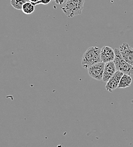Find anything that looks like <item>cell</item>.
<instances>
[{"instance_id": "obj_1", "label": "cell", "mask_w": 133, "mask_h": 147, "mask_svg": "<svg viewBox=\"0 0 133 147\" xmlns=\"http://www.w3.org/2000/svg\"><path fill=\"white\" fill-rule=\"evenodd\" d=\"M101 49L96 47L88 48L82 58L81 65L82 67L88 69L91 66L101 62Z\"/></svg>"}, {"instance_id": "obj_2", "label": "cell", "mask_w": 133, "mask_h": 147, "mask_svg": "<svg viewBox=\"0 0 133 147\" xmlns=\"http://www.w3.org/2000/svg\"><path fill=\"white\" fill-rule=\"evenodd\" d=\"M84 2L85 0H65L61 9L69 18L77 16L82 14Z\"/></svg>"}, {"instance_id": "obj_3", "label": "cell", "mask_w": 133, "mask_h": 147, "mask_svg": "<svg viewBox=\"0 0 133 147\" xmlns=\"http://www.w3.org/2000/svg\"><path fill=\"white\" fill-rule=\"evenodd\" d=\"M114 64L115 65L117 70L121 71L124 74H128L129 75H133V66L127 62L121 55L119 48H115Z\"/></svg>"}, {"instance_id": "obj_4", "label": "cell", "mask_w": 133, "mask_h": 147, "mask_svg": "<svg viewBox=\"0 0 133 147\" xmlns=\"http://www.w3.org/2000/svg\"><path fill=\"white\" fill-rule=\"evenodd\" d=\"M105 63L100 62L90 67L88 70V73L93 79L97 80H102L104 71Z\"/></svg>"}, {"instance_id": "obj_5", "label": "cell", "mask_w": 133, "mask_h": 147, "mask_svg": "<svg viewBox=\"0 0 133 147\" xmlns=\"http://www.w3.org/2000/svg\"><path fill=\"white\" fill-rule=\"evenodd\" d=\"M124 74L121 71L117 70L114 75L107 82L105 89L109 92H113L118 87L120 80Z\"/></svg>"}, {"instance_id": "obj_6", "label": "cell", "mask_w": 133, "mask_h": 147, "mask_svg": "<svg viewBox=\"0 0 133 147\" xmlns=\"http://www.w3.org/2000/svg\"><path fill=\"white\" fill-rule=\"evenodd\" d=\"M124 59L129 64L133 66V48L130 47L128 43H123L119 48Z\"/></svg>"}, {"instance_id": "obj_7", "label": "cell", "mask_w": 133, "mask_h": 147, "mask_svg": "<svg viewBox=\"0 0 133 147\" xmlns=\"http://www.w3.org/2000/svg\"><path fill=\"white\" fill-rule=\"evenodd\" d=\"M115 58V52L113 49L108 46H104L101 49V62L107 63L113 61Z\"/></svg>"}, {"instance_id": "obj_8", "label": "cell", "mask_w": 133, "mask_h": 147, "mask_svg": "<svg viewBox=\"0 0 133 147\" xmlns=\"http://www.w3.org/2000/svg\"><path fill=\"white\" fill-rule=\"evenodd\" d=\"M116 71L117 69L113 61L105 63L103 78L102 79L103 82L107 83Z\"/></svg>"}, {"instance_id": "obj_9", "label": "cell", "mask_w": 133, "mask_h": 147, "mask_svg": "<svg viewBox=\"0 0 133 147\" xmlns=\"http://www.w3.org/2000/svg\"><path fill=\"white\" fill-rule=\"evenodd\" d=\"M133 81V79L130 75L128 74H124L122 76L119 84L118 86V88H125L130 86Z\"/></svg>"}, {"instance_id": "obj_10", "label": "cell", "mask_w": 133, "mask_h": 147, "mask_svg": "<svg viewBox=\"0 0 133 147\" xmlns=\"http://www.w3.org/2000/svg\"><path fill=\"white\" fill-rule=\"evenodd\" d=\"M35 9V6L31 2H26L23 6L22 11L27 15L31 14Z\"/></svg>"}, {"instance_id": "obj_11", "label": "cell", "mask_w": 133, "mask_h": 147, "mask_svg": "<svg viewBox=\"0 0 133 147\" xmlns=\"http://www.w3.org/2000/svg\"><path fill=\"white\" fill-rule=\"evenodd\" d=\"M27 2V0H11L10 4L16 9L22 10L23 5Z\"/></svg>"}, {"instance_id": "obj_12", "label": "cell", "mask_w": 133, "mask_h": 147, "mask_svg": "<svg viewBox=\"0 0 133 147\" xmlns=\"http://www.w3.org/2000/svg\"><path fill=\"white\" fill-rule=\"evenodd\" d=\"M51 1V0H40L38 2L33 3L35 6H36L38 5H40V4H43V5H47L49 3H50Z\"/></svg>"}, {"instance_id": "obj_13", "label": "cell", "mask_w": 133, "mask_h": 147, "mask_svg": "<svg viewBox=\"0 0 133 147\" xmlns=\"http://www.w3.org/2000/svg\"><path fill=\"white\" fill-rule=\"evenodd\" d=\"M65 0H55L56 3L59 4V5H62L65 2Z\"/></svg>"}, {"instance_id": "obj_14", "label": "cell", "mask_w": 133, "mask_h": 147, "mask_svg": "<svg viewBox=\"0 0 133 147\" xmlns=\"http://www.w3.org/2000/svg\"><path fill=\"white\" fill-rule=\"evenodd\" d=\"M30 2H31L32 3H36V2H38V1H40V0H29Z\"/></svg>"}]
</instances>
